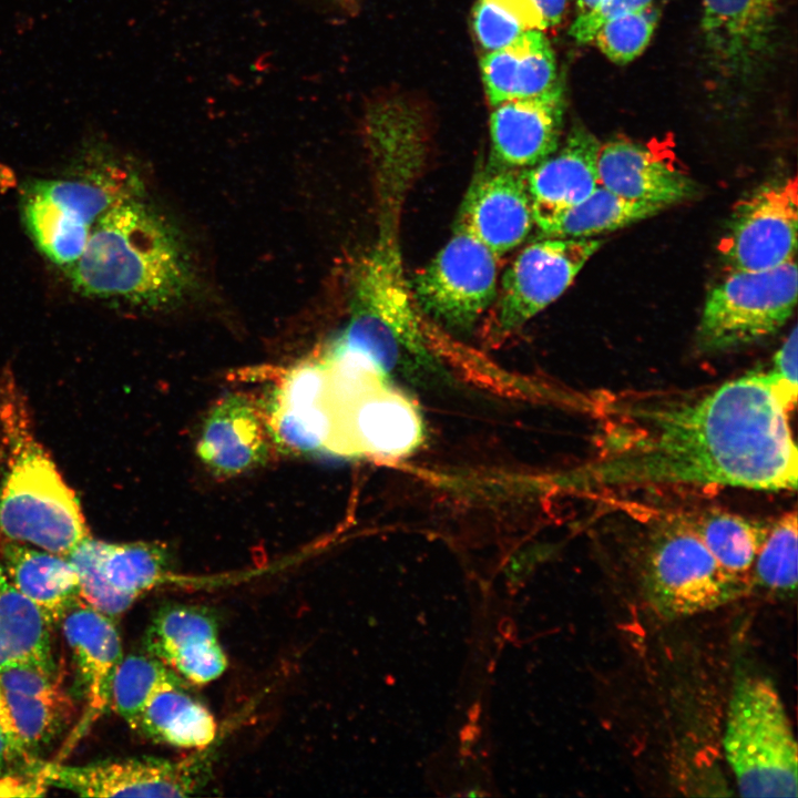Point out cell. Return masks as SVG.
<instances>
[{
    "instance_id": "obj_4",
    "label": "cell",
    "mask_w": 798,
    "mask_h": 798,
    "mask_svg": "<svg viewBox=\"0 0 798 798\" xmlns=\"http://www.w3.org/2000/svg\"><path fill=\"white\" fill-rule=\"evenodd\" d=\"M84 168L72 177L34 181L22 197L23 219L35 246L66 269L82 255L99 218L143 192L140 176L116 161L102 158Z\"/></svg>"
},
{
    "instance_id": "obj_36",
    "label": "cell",
    "mask_w": 798,
    "mask_h": 798,
    "mask_svg": "<svg viewBox=\"0 0 798 798\" xmlns=\"http://www.w3.org/2000/svg\"><path fill=\"white\" fill-rule=\"evenodd\" d=\"M540 10L548 27L560 23L564 17L567 0H532Z\"/></svg>"
},
{
    "instance_id": "obj_13",
    "label": "cell",
    "mask_w": 798,
    "mask_h": 798,
    "mask_svg": "<svg viewBox=\"0 0 798 798\" xmlns=\"http://www.w3.org/2000/svg\"><path fill=\"white\" fill-rule=\"evenodd\" d=\"M779 0H703L702 32L710 64L726 78L753 75L771 51Z\"/></svg>"
},
{
    "instance_id": "obj_12",
    "label": "cell",
    "mask_w": 798,
    "mask_h": 798,
    "mask_svg": "<svg viewBox=\"0 0 798 798\" xmlns=\"http://www.w3.org/2000/svg\"><path fill=\"white\" fill-rule=\"evenodd\" d=\"M422 421L413 403L385 382L334 410L328 450L341 456L397 459L422 441Z\"/></svg>"
},
{
    "instance_id": "obj_28",
    "label": "cell",
    "mask_w": 798,
    "mask_h": 798,
    "mask_svg": "<svg viewBox=\"0 0 798 798\" xmlns=\"http://www.w3.org/2000/svg\"><path fill=\"white\" fill-rule=\"evenodd\" d=\"M98 569L105 582L135 601L168 574L166 549L155 543H108L94 539Z\"/></svg>"
},
{
    "instance_id": "obj_25",
    "label": "cell",
    "mask_w": 798,
    "mask_h": 798,
    "mask_svg": "<svg viewBox=\"0 0 798 798\" xmlns=\"http://www.w3.org/2000/svg\"><path fill=\"white\" fill-rule=\"evenodd\" d=\"M687 521L723 570L751 587L754 561L769 523L724 511H709Z\"/></svg>"
},
{
    "instance_id": "obj_29",
    "label": "cell",
    "mask_w": 798,
    "mask_h": 798,
    "mask_svg": "<svg viewBox=\"0 0 798 798\" xmlns=\"http://www.w3.org/2000/svg\"><path fill=\"white\" fill-rule=\"evenodd\" d=\"M797 514L788 512L769 523L751 570V589L788 598L797 590Z\"/></svg>"
},
{
    "instance_id": "obj_18",
    "label": "cell",
    "mask_w": 798,
    "mask_h": 798,
    "mask_svg": "<svg viewBox=\"0 0 798 798\" xmlns=\"http://www.w3.org/2000/svg\"><path fill=\"white\" fill-rule=\"evenodd\" d=\"M601 142L582 124H574L562 145L524 170L525 185L538 229L585 200L598 186Z\"/></svg>"
},
{
    "instance_id": "obj_23",
    "label": "cell",
    "mask_w": 798,
    "mask_h": 798,
    "mask_svg": "<svg viewBox=\"0 0 798 798\" xmlns=\"http://www.w3.org/2000/svg\"><path fill=\"white\" fill-rule=\"evenodd\" d=\"M135 730L170 746L204 749L215 739L217 724L212 713L186 693L175 677L152 694Z\"/></svg>"
},
{
    "instance_id": "obj_19",
    "label": "cell",
    "mask_w": 798,
    "mask_h": 798,
    "mask_svg": "<svg viewBox=\"0 0 798 798\" xmlns=\"http://www.w3.org/2000/svg\"><path fill=\"white\" fill-rule=\"evenodd\" d=\"M273 444L266 413L247 396L231 395L206 416L197 454L215 474L232 477L264 464Z\"/></svg>"
},
{
    "instance_id": "obj_15",
    "label": "cell",
    "mask_w": 798,
    "mask_h": 798,
    "mask_svg": "<svg viewBox=\"0 0 798 798\" xmlns=\"http://www.w3.org/2000/svg\"><path fill=\"white\" fill-rule=\"evenodd\" d=\"M61 620L64 637L79 668L85 703L58 761L78 745L110 707L113 678L123 658L121 637L112 617L79 601Z\"/></svg>"
},
{
    "instance_id": "obj_5",
    "label": "cell",
    "mask_w": 798,
    "mask_h": 798,
    "mask_svg": "<svg viewBox=\"0 0 798 798\" xmlns=\"http://www.w3.org/2000/svg\"><path fill=\"white\" fill-rule=\"evenodd\" d=\"M723 744L740 796H797V741L773 682L760 676L737 681Z\"/></svg>"
},
{
    "instance_id": "obj_3",
    "label": "cell",
    "mask_w": 798,
    "mask_h": 798,
    "mask_svg": "<svg viewBox=\"0 0 798 798\" xmlns=\"http://www.w3.org/2000/svg\"><path fill=\"white\" fill-rule=\"evenodd\" d=\"M0 531L8 540L68 555L89 536L74 491L38 441L16 382L0 381Z\"/></svg>"
},
{
    "instance_id": "obj_10",
    "label": "cell",
    "mask_w": 798,
    "mask_h": 798,
    "mask_svg": "<svg viewBox=\"0 0 798 798\" xmlns=\"http://www.w3.org/2000/svg\"><path fill=\"white\" fill-rule=\"evenodd\" d=\"M798 225L796 176L773 180L737 203L720 239L729 270H761L795 259Z\"/></svg>"
},
{
    "instance_id": "obj_11",
    "label": "cell",
    "mask_w": 798,
    "mask_h": 798,
    "mask_svg": "<svg viewBox=\"0 0 798 798\" xmlns=\"http://www.w3.org/2000/svg\"><path fill=\"white\" fill-rule=\"evenodd\" d=\"M197 758H125L69 766L60 761L37 768L47 786L85 797H186L202 787L206 770Z\"/></svg>"
},
{
    "instance_id": "obj_16",
    "label": "cell",
    "mask_w": 798,
    "mask_h": 798,
    "mask_svg": "<svg viewBox=\"0 0 798 798\" xmlns=\"http://www.w3.org/2000/svg\"><path fill=\"white\" fill-rule=\"evenodd\" d=\"M565 99L557 81L545 92L493 106L490 162L528 170L560 145Z\"/></svg>"
},
{
    "instance_id": "obj_17",
    "label": "cell",
    "mask_w": 798,
    "mask_h": 798,
    "mask_svg": "<svg viewBox=\"0 0 798 798\" xmlns=\"http://www.w3.org/2000/svg\"><path fill=\"white\" fill-rule=\"evenodd\" d=\"M145 649L194 684L209 683L227 667L216 621L198 606L174 604L158 610L146 632Z\"/></svg>"
},
{
    "instance_id": "obj_2",
    "label": "cell",
    "mask_w": 798,
    "mask_h": 798,
    "mask_svg": "<svg viewBox=\"0 0 798 798\" xmlns=\"http://www.w3.org/2000/svg\"><path fill=\"white\" fill-rule=\"evenodd\" d=\"M68 273L73 288L84 296L153 309L176 305L195 287L184 241L141 198L120 204L99 218Z\"/></svg>"
},
{
    "instance_id": "obj_27",
    "label": "cell",
    "mask_w": 798,
    "mask_h": 798,
    "mask_svg": "<svg viewBox=\"0 0 798 798\" xmlns=\"http://www.w3.org/2000/svg\"><path fill=\"white\" fill-rule=\"evenodd\" d=\"M65 698L57 694H27L0 688V725L16 757L48 743L65 716Z\"/></svg>"
},
{
    "instance_id": "obj_22",
    "label": "cell",
    "mask_w": 798,
    "mask_h": 798,
    "mask_svg": "<svg viewBox=\"0 0 798 798\" xmlns=\"http://www.w3.org/2000/svg\"><path fill=\"white\" fill-rule=\"evenodd\" d=\"M0 550V564L13 586L50 622L81 601L76 572L65 555L8 539Z\"/></svg>"
},
{
    "instance_id": "obj_35",
    "label": "cell",
    "mask_w": 798,
    "mask_h": 798,
    "mask_svg": "<svg viewBox=\"0 0 798 798\" xmlns=\"http://www.w3.org/2000/svg\"><path fill=\"white\" fill-rule=\"evenodd\" d=\"M797 328L776 351L769 370L779 385L797 397Z\"/></svg>"
},
{
    "instance_id": "obj_7",
    "label": "cell",
    "mask_w": 798,
    "mask_h": 798,
    "mask_svg": "<svg viewBox=\"0 0 798 798\" xmlns=\"http://www.w3.org/2000/svg\"><path fill=\"white\" fill-rule=\"evenodd\" d=\"M795 259L769 269L730 270L707 295L696 330L702 351L757 342L778 331L797 303Z\"/></svg>"
},
{
    "instance_id": "obj_8",
    "label": "cell",
    "mask_w": 798,
    "mask_h": 798,
    "mask_svg": "<svg viewBox=\"0 0 798 798\" xmlns=\"http://www.w3.org/2000/svg\"><path fill=\"white\" fill-rule=\"evenodd\" d=\"M498 256L462 226L416 276L419 307L443 324L468 328L494 303Z\"/></svg>"
},
{
    "instance_id": "obj_6",
    "label": "cell",
    "mask_w": 798,
    "mask_h": 798,
    "mask_svg": "<svg viewBox=\"0 0 798 798\" xmlns=\"http://www.w3.org/2000/svg\"><path fill=\"white\" fill-rule=\"evenodd\" d=\"M643 583L653 610L669 620L713 611L751 590L723 570L685 519L663 523L653 532Z\"/></svg>"
},
{
    "instance_id": "obj_14",
    "label": "cell",
    "mask_w": 798,
    "mask_h": 798,
    "mask_svg": "<svg viewBox=\"0 0 798 798\" xmlns=\"http://www.w3.org/2000/svg\"><path fill=\"white\" fill-rule=\"evenodd\" d=\"M456 224L498 257L520 246L534 226L524 170L489 161L473 177Z\"/></svg>"
},
{
    "instance_id": "obj_34",
    "label": "cell",
    "mask_w": 798,
    "mask_h": 798,
    "mask_svg": "<svg viewBox=\"0 0 798 798\" xmlns=\"http://www.w3.org/2000/svg\"><path fill=\"white\" fill-rule=\"evenodd\" d=\"M653 0H602L585 14L574 18L569 34L580 44L593 42L597 30L606 22L625 13L643 9Z\"/></svg>"
},
{
    "instance_id": "obj_20",
    "label": "cell",
    "mask_w": 798,
    "mask_h": 798,
    "mask_svg": "<svg viewBox=\"0 0 798 798\" xmlns=\"http://www.w3.org/2000/svg\"><path fill=\"white\" fill-rule=\"evenodd\" d=\"M598 184L635 202L663 208L689 198L693 181L647 146L626 139L601 143L597 157Z\"/></svg>"
},
{
    "instance_id": "obj_1",
    "label": "cell",
    "mask_w": 798,
    "mask_h": 798,
    "mask_svg": "<svg viewBox=\"0 0 798 798\" xmlns=\"http://www.w3.org/2000/svg\"><path fill=\"white\" fill-rule=\"evenodd\" d=\"M796 400L770 371L697 396L600 393L594 458L562 485L594 493L661 485L794 491Z\"/></svg>"
},
{
    "instance_id": "obj_32",
    "label": "cell",
    "mask_w": 798,
    "mask_h": 798,
    "mask_svg": "<svg viewBox=\"0 0 798 798\" xmlns=\"http://www.w3.org/2000/svg\"><path fill=\"white\" fill-rule=\"evenodd\" d=\"M657 19L658 13L652 6L625 13L604 23L593 42L610 61L628 63L649 43Z\"/></svg>"
},
{
    "instance_id": "obj_21",
    "label": "cell",
    "mask_w": 798,
    "mask_h": 798,
    "mask_svg": "<svg viewBox=\"0 0 798 798\" xmlns=\"http://www.w3.org/2000/svg\"><path fill=\"white\" fill-rule=\"evenodd\" d=\"M480 66L492 106L535 96L559 81L554 51L542 30H528L509 44L487 52Z\"/></svg>"
},
{
    "instance_id": "obj_33",
    "label": "cell",
    "mask_w": 798,
    "mask_h": 798,
    "mask_svg": "<svg viewBox=\"0 0 798 798\" xmlns=\"http://www.w3.org/2000/svg\"><path fill=\"white\" fill-rule=\"evenodd\" d=\"M73 565L79 581V597L89 606L115 617L135 602L113 590L102 577L95 561L94 539L84 538L65 555Z\"/></svg>"
},
{
    "instance_id": "obj_24",
    "label": "cell",
    "mask_w": 798,
    "mask_h": 798,
    "mask_svg": "<svg viewBox=\"0 0 798 798\" xmlns=\"http://www.w3.org/2000/svg\"><path fill=\"white\" fill-rule=\"evenodd\" d=\"M664 208L626 200L598 186L582 202L539 229L541 237L590 238L656 215Z\"/></svg>"
},
{
    "instance_id": "obj_26",
    "label": "cell",
    "mask_w": 798,
    "mask_h": 798,
    "mask_svg": "<svg viewBox=\"0 0 798 798\" xmlns=\"http://www.w3.org/2000/svg\"><path fill=\"white\" fill-rule=\"evenodd\" d=\"M45 615L11 583L0 564V666L16 661L54 664Z\"/></svg>"
},
{
    "instance_id": "obj_31",
    "label": "cell",
    "mask_w": 798,
    "mask_h": 798,
    "mask_svg": "<svg viewBox=\"0 0 798 798\" xmlns=\"http://www.w3.org/2000/svg\"><path fill=\"white\" fill-rule=\"evenodd\" d=\"M472 18L477 39L487 52L509 44L528 30L548 28L532 0H478Z\"/></svg>"
},
{
    "instance_id": "obj_38",
    "label": "cell",
    "mask_w": 798,
    "mask_h": 798,
    "mask_svg": "<svg viewBox=\"0 0 798 798\" xmlns=\"http://www.w3.org/2000/svg\"><path fill=\"white\" fill-rule=\"evenodd\" d=\"M602 0H576V14L582 16L591 11L594 7H596Z\"/></svg>"
},
{
    "instance_id": "obj_37",
    "label": "cell",
    "mask_w": 798,
    "mask_h": 798,
    "mask_svg": "<svg viewBox=\"0 0 798 798\" xmlns=\"http://www.w3.org/2000/svg\"><path fill=\"white\" fill-rule=\"evenodd\" d=\"M16 758L17 757L11 750L0 725V777L6 776L4 773L9 769L11 761Z\"/></svg>"
},
{
    "instance_id": "obj_30",
    "label": "cell",
    "mask_w": 798,
    "mask_h": 798,
    "mask_svg": "<svg viewBox=\"0 0 798 798\" xmlns=\"http://www.w3.org/2000/svg\"><path fill=\"white\" fill-rule=\"evenodd\" d=\"M175 677L178 676L150 654L123 657L113 678L110 707L136 729L152 694Z\"/></svg>"
},
{
    "instance_id": "obj_9",
    "label": "cell",
    "mask_w": 798,
    "mask_h": 798,
    "mask_svg": "<svg viewBox=\"0 0 798 798\" xmlns=\"http://www.w3.org/2000/svg\"><path fill=\"white\" fill-rule=\"evenodd\" d=\"M603 241L541 237L525 246L502 275L494 299V324L513 331L555 301Z\"/></svg>"
}]
</instances>
